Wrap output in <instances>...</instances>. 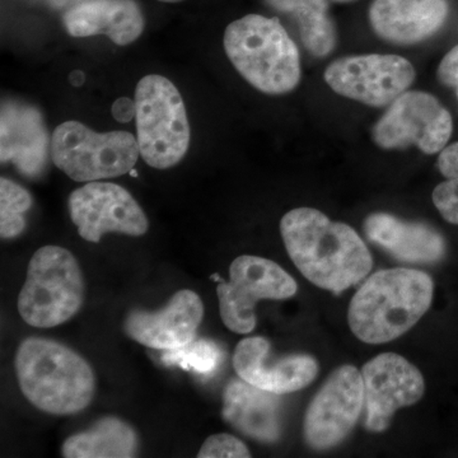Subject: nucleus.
I'll return each mask as SVG.
<instances>
[{
    "mask_svg": "<svg viewBox=\"0 0 458 458\" xmlns=\"http://www.w3.org/2000/svg\"><path fill=\"white\" fill-rule=\"evenodd\" d=\"M433 293V280L424 271L405 267L377 271L352 297L349 327L360 342H393L426 315Z\"/></svg>",
    "mask_w": 458,
    "mask_h": 458,
    "instance_id": "obj_2",
    "label": "nucleus"
},
{
    "mask_svg": "<svg viewBox=\"0 0 458 458\" xmlns=\"http://www.w3.org/2000/svg\"><path fill=\"white\" fill-rule=\"evenodd\" d=\"M203 318V301L195 292L182 289L159 311L134 310L129 313L123 330L147 348L170 351L192 342Z\"/></svg>",
    "mask_w": 458,
    "mask_h": 458,
    "instance_id": "obj_15",
    "label": "nucleus"
},
{
    "mask_svg": "<svg viewBox=\"0 0 458 458\" xmlns=\"http://www.w3.org/2000/svg\"><path fill=\"white\" fill-rule=\"evenodd\" d=\"M198 457H251L245 443L231 434L222 433L210 436L199 451Z\"/></svg>",
    "mask_w": 458,
    "mask_h": 458,
    "instance_id": "obj_26",
    "label": "nucleus"
},
{
    "mask_svg": "<svg viewBox=\"0 0 458 458\" xmlns=\"http://www.w3.org/2000/svg\"><path fill=\"white\" fill-rule=\"evenodd\" d=\"M31 194L13 181L0 180V234L4 240L16 238L25 231L26 213L31 209Z\"/></svg>",
    "mask_w": 458,
    "mask_h": 458,
    "instance_id": "obj_24",
    "label": "nucleus"
},
{
    "mask_svg": "<svg viewBox=\"0 0 458 458\" xmlns=\"http://www.w3.org/2000/svg\"><path fill=\"white\" fill-rule=\"evenodd\" d=\"M448 13V0H373L369 22L382 40L415 45L436 35Z\"/></svg>",
    "mask_w": 458,
    "mask_h": 458,
    "instance_id": "obj_17",
    "label": "nucleus"
},
{
    "mask_svg": "<svg viewBox=\"0 0 458 458\" xmlns=\"http://www.w3.org/2000/svg\"><path fill=\"white\" fill-rule=\"evenodd\" d=\"M274 11L293 21L307 53L327 57L335 50L337 31L328 0H267Z\"/></svg>",
    "mask_w": 458,
    "mask_h": 458,
    "instance_id": "obj_22",
    "label": "nucleus"
},
{
    "mask_svg": "<svg viewBox=\"0 0 458 458\" xmlns=\"http://www.w3.org/2000/svg\"><path fill=\"white\" fill-rule=\"evenodd\" d=\"M138 448L135 430L122 419L106 417L69 437L62 454L66 458H131L137 456Z\"/></svg>",
    "mask_w": 458,
    "mask_h": 458,
    "instance_id": "obj_21",
    "label": "nucleus"
},
{
    "mask_svg": "<svg viewBox=\"0 0 458 458\" xmlns=\"http://www.w3.org/2000/svg\"><path fill=\"white\" fill-rule=\"evenodd\" d=\"M161 360L167 366H177L198 376L210 377L221 367L223 352L212 340L195 337L180 348L164 351Z\"/></svg>",
    "mask_w": 458,
    "mask_h": 458,
    "instance_id": "obj_23",
    "label": "nucleus"
},
{
    "mask_svg": "<svg viewBox=\"0 0 458 458\" xmlns=\"http://www.w3.org/2000/svg\"><path fill=\"white\" fill-rule=\"evenodd\" d=\"M437 78L443 86L456 89L458 98V45L448 51L439 63Z\"/></svg>",
    "mask_w": 458,
    "mask_h": 458,
    "instance_id": "obj_27",
    "label": "nucleus"
},
{
    "mask_svg": "<svg viewBox=\"0 0 458 458\" xmlns=\"http://www.w3.org/2000/svg\"><path fill=\"white\" fill-rule=\"evenodd\" d=\"M51 138L38 107L16 99L3 101L0 114V159L20 174L38 179L47 171Z\"/></svg>",
    "mask_w": 458,
    "mask_h": 458,
    "instance_id": "obj_14",
    "label": "nucleus"
},
{
    "mask_svg": "<svg viewBox=\"0 0 458 458\" xmlns=\"http://www.w3.org/2000/svg\"><path fill=\"white\" fill-rule=\"evenodd\" d=\"M364 231L372 242L403 261L434 264L447 252L445 237L432 225L401 221L393 214H370Z\"/></svg>",
    "mask_w": 458,
    "mask_h": 458,
    "instance_id": "obj_19",
    "label": "nucleus"
},
{
    "mask_svg": "<svg viewBox=\"0 0 458 458\" xmlns=\"http://www.w3.org/2000/svg\"><path fill=\"white\" fill-rule=\"evenodd\" d=\"M158 2H162V3H179V2H182V0H158Z\"/></svg>",
    "mask_w": 458,
    "mask_h": 458,
    "instance_id": "obj_30",
    "label": "nucleus"
},
{
    "mask_svg": "<svg viewBox=\"0 0 458 458\" xmlns=\"http://www.w3.org/2000/svg\"><path fill=\"white\" fill-rule=\"evenodd\" d=\"M280 233L297 269L318 288L339 294L372 270V255L355 229L331 221L315 208L286 213Z\"/></svg>",
    "mask_w": 458,
    "mask_h": 458,
    "instance_id": "obj_1",
    "label": "nucleus"
},
{
    "mask_svg": "<svg viewBox=\"0 0 458 458\" xmlns=\"http://www.w3.org/2000/svg\"><path fill=\"white\" fill-rule=\"evenodd\" d=\"M334 2H336V3H351V2H354V0H334Z\"/></svg>",
    "mask_w": 458,
    "mask_h": 458,
    "instance_id": "obj_31",
    "label": "nucleus"
},
{
    "mask_svg": "<svg viewBox=\"0 0 458 458\" xmlns=\"http://www.w3.org/2000/svg\"><path fill=\"white\" fill-rule=\"evenodd\" d=\"M84 81H86V75L82 72H74L71 75V82L73 86H82Z\"/></svg>",
    "mask_w": 458,
    "mask_h": 458,
    "instance_id": "obj_29",
    "label": "nucleus"
},
{
    "mask_svg": "<svg viewBox=\"0 0 458 458\" xmlns=\"http://www.w3.org/2000/svg\"><path fill=\"white\" fill-rule=\"evenodd\" d=\"M223 45L241 77L262 93L286 95L301 82L300 50L279 18L247 14L229 23Z\"/></svg>",
    "mask_w": 458,
    "mask_h": 458,
    "instance_id": "obj_4",
    "label": "nucleus"
},
{
    "mask_svg": "<svg viewBox=\"0 0 458 458\" xmlns=\"http://www.w3.org/2000/svg\"><path fill=\"white\" fill-rule=\"evenodd\" d=\"M68 208L78 233L89 242L98 243L106 233L140 237L149 228L140 205L116 183L92 181L72 192Z\"/></svg>",
    "mask_w": 458,
    "mask_h": 458,
    "instance_id": "obj_12",
    "label": "nucleus"
},
{
    "mask_svg": "<svg viewBox=\"0 0 458 458\" xmlns=\"http://www.w3.org/2000/svg\"><path fill=\"white\" fill-rule=\"evenodd\" d=\"M364 406L361 372L355 367H339L319 388L304 417V439L313 450L324 451L343 442Z\"/></svg>",
    "mask_w": 458,
    "mask_h": 458,
    "instance_id": "obj_11",
    "label": "nucleus"
},
{
    "mask_svg": "<svg viewBox=\"0 0 458 458\" xmlns=\"http://www.w3.org/2000/svg\"><path fill=\"white\" fill-rule=\"evenodd\" d=\"M134 101L141 158L157 170L180 164L188 153L191 131L179 89L164 75H146L137 84Z\"/></svg>",
    "mask_w": 458,
    "mask_h": 458,
    "instance_id": "obj_6",
    "label": "nucleus"
},
{
    "mask_svg": "<svg viewBox=\"0 0 458 458\" xmlns=\"http://www.w3.org/2000/svg\"><path fill=\"white\" fill-rule=\"evenodd\" d=\"M445 181L433 191V203L443 218L458 225V141L442 150L437 161Z\"/></svg>",
    "mask_w": 458,
    "mask_h": 458,
    "instance_id": "obj_25",
    "label": "nucleus"
},
{
    "mask_svg": "<svg viewBox=\"0 0 458 458\" xmlns=\"http://www.w3.org/2000/svg\"><path fill=\"white\" fill-rule=\"evenodd\" d=\"M63 23L73 38L104 35L126 47L140 38L146 18L135 0H80L65 12Z\"/></svg>",
    "mask_w": 458,
    "mask_h": 458,
    "instance_id": "obj_18",
    "label": "nucleus"
},
{
    "mask_svg": "<svg viewBox=\"0 0 458 458\" xmlns=\"http://www.w3.org/2000/svg\"><path fill=\"white\" fill-rule=\"evenodd\" d=\"M84 294L83 273L74 255L59 246L41 247L27 267L18 312L33 327H59L77 315Z\"/></svg>",
    "mask_w": 458,
    "mask_h": 458,
    "instance_id": "obj_5",
    "label": "nucleus"
},
{
    "mask_svg": "<svg viewBox=\"0 0 458 458\" xmlns=\"http://www.w3.org/2000/svg\"><path fill=\"white\" fill-rule=\"evenodd\" d=\"M14 366L21 391L42 411L77 414L95 397V373L89 361L64 344L29 337L21 343Z\"/></svg>",
    "mask_w": 458,
    "mask_h": 458,
    "instance_id": "obj_3",
    "label": "nucleus"
},
{
    "mask_svg": "<svg viewBox=\"0 0 458 458\" xmlns=\"http://www.w3.org/2000/svg\"><path fill=\"white\" fill-rule=\"evenodd\" d=\"M452 132L454 120L438 98L423 90H406L373 125L372 140L385 150L417 147L436 155L447 146Z\"/></svg>",
    "mask_w": 458,
    "mask_h": 458,
    "instance_id": "obj_8",
    "label": "nucleus"
},
{
    "mask_svg": "<svg viewBox=\"0 0 458 458\" xmlns=\"http://www.w3.org/2000/svg\"><path fill=\"white\" fill-rule=\"evenodd\" d=\"M366 426L369 432H384L394 412L414 405L426 391L417 367L396 352H384L367 361L361 369Z\"/></svg>",
    "mask_w": 458,
    "mask_h": 458,
    "instance_id": "obj_13",
    "label": "nucleus"
},
{
    "mask_svg": "<svg viewBox=\"0 0 458 458\" xmlns=\"http://www.w3.org/2000/svg\"><path fill=\"white\" fill-rule=\"evenodd\" d=\"M140 150L128 131L96 132L80 122L60 123L51 137V159L77 182L131 174Z\"/></svg>",
    "mask_w": 458,
    "mask_h": 458,
    "instance_id": "obj_7",
    "label": "nucleus"
},
{
    "mask_svg": "<svg viewBox=\"0 0 458 458\" xmlns=\"http://www.w3.org/2000/svg\"><path fill=\"white\" fill-rule=\"evenodd\" d=\"M331 89L370 107H388L415 82L414 66L394 54L345 56L334 60L324 74Z\"/></svg>",
    "mask_w": 458,
    "mask_h": 458,
    "instance_id": "obj_10",
    "label": "nucleus"
},
{
    "mask_svg": "<svg viewBox=\"0 0 458 458\" xmlns=\"http://www.w3.org/2000/svg\"><path fill=\"white\" fill-rule=\"evenodd\" d=\"M111 114L117 123H131L137 114V105H135V101L128 98H117L111 107Z\"/></svg>",
    "mask_w": 458,
    "mask_h": 458,
    "instance_id": "obj_28",
    "label": "nucleus"
},
{
    "mask_svg": "<svg viewBox=\"0 0 458 458\" xmlns=\"http://www.w3.org/2000/svg\"><path fill=\"white\" fill-rule=\"evenodd\" d=\"M233 367L240 378L278 394L302 390L318 373V361L310 355L274 360L270 357V343L261 336L247 337L237 344Z\"/></svg>",
    "mask_w": 458,
    "mask_h": 458,
    "instance_id": "obj_16",
    "label": "nucleus"
},
{
    "mask_svg": "<svg viewBox=\"0 0 458 458\" xmlns=\"http://www.w3.org/2000/svg\"><path fill=\"white\" fill-rule=\"evenodd\" d=\"M223 418L238 432L259 442L279 441L282 434L279 394L245 379H232L223 393Z\"/></svg>",
    "mask_w": 458,
    "mask_h": 458,
    "instance_id": "obj_20",
    "label": "nucleus"
},
{
    "mask_svg": "<svg viewBox=\"0 0 458 458\" xmlns=\"http://www.w3.org/2000/svg\"><path fill=\"white\" fill-rule=\"evenodd\" d=\"M298 285L276 262L258 256H240L229 267V280L216 288L223 324L236 334L256 327L255 306L261 300H286Z\"/></svg>",
    "mask_w": 458,
    "mask_h": 458,
    "instance_id": "obj_9",
    "label": "nucleus"
}]
</instances>
